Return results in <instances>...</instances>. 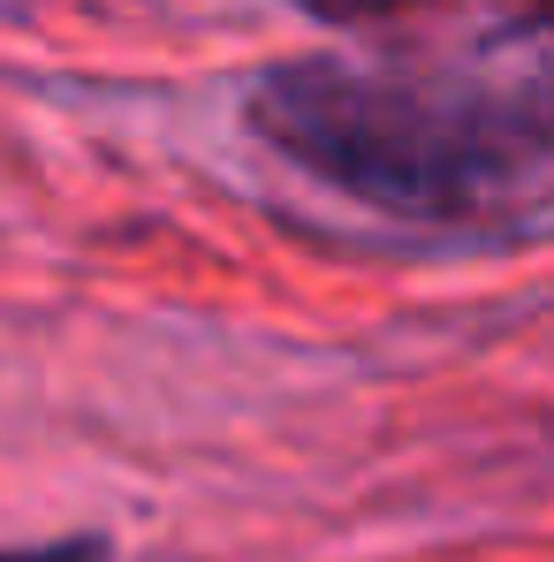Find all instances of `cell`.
<instances>
[{
  "mask_svg": "<svg viewBox=\"0 0 554 562\" xmlns=\"http://www.w3.org/2000/svg\"><path fill=\"white\" fill-rule=\"evenodd\" d=\"M259 137L319 183L410 221H517L554 205V23L463 46L281 61Z\"/></svg>",
  "mask_w": 554,
  "mask_h": 562,
  "instance_id": "1",
  "label": "cell"
},
{
  "mask_svg": "<svg viewBox=\"0 0 554 562\" xmlns=\"http://www.w3.org/2000/svg\"><path fill=\"white\" fill-rule=\"evenodd\" d=\"M312 15H335V23H358V15H395V8H418V0H296Z\"/></svg>",
  "mask_w": 554,
  "mask_h": 562,
  "instance_id": "2",
  "label": "cell"
},
{
  "mask_svg": "<svg viewBox=\"0 0 554 562\" xmlns=\"http://www.w3.org/2000/svg\"><path fill=\"white\" fill-rule=\"evenodd\" d=\"M0 562H99L92 540H77V548H0Z\"/></svg>",
  "mask_w": 554,
  "mask_h": 562,
  "instance_id": "3",
  "label": "cell"
},
{
  "mask_svg": "<svg viewBox=\"0 0 554 562\" xmlns=\"http://www.w3.org/2000/svg\"><path fill=\"white\" fill-rule=\"evenodd\" d=\"M547 15H554V0H547Z\"/></svg>",
  "mask_w": 554,
  "mask_h": 562,
  "instance_id": "4",
  "label": "cell"
}]
</instances>
